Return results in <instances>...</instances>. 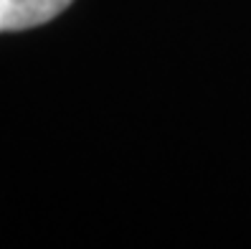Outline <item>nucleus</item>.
Returning <instances> with one entry per match:
<instances>
[{
    "label": "nucleus",
    "instance_id": "1",
    "mask_svg": "<svg viewBox=\"0 0 251 249\" xmlns=\"http://www.w3.org/2000/svg\"><path fill=\"white\" fill-rule=\"evenodd\" d=\"M69 5L71 0H0V33L49 23Z\"/></svg>",
    "mask_w": 251,
    "mask_h": 249
}]
</instances>
